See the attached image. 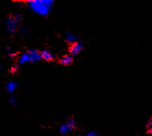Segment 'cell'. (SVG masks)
I'll use <instances>...</instances> for the list:
<instances>
[{
  "mask_svg": "<svg viewBox=\"0 0 152 136\" xmlns=\"http://www.w3.org/2000/svg\"><path fill=\"white\" fill-rule=\"evenodd\" d=\"M0 72H1V66H0Z\"/></svg>",
  "mask_w": 152,
  "mask_h": 136,
  "instance_id": "16",
  "label": "cell"
},
{
  "mask_svg": "<svg viewBox=\"0 0 152 136\" xmlns=\"http://www.w3.org/2000/svg\"><path fill=\"white\" fill-rule=\"evenodd\" d=\"M83 49V44L82 42H76L74 44H72L71 46L70 47V55H71L72 57L73 56H76V55H78Z\"/></svg>",
  "mask_w": 152,
  "mask_h": 136,
  "instance_id": "5",
  "label": "cell"
},
{
  "mask_svg": "<svg viewBox=\"0 0 152 136\" xmlns=\"http://www.w3.org/2000/svg\"><path fill=\"white\" fill-rule=\"evenodd\" d=\"M17 88H18V84H17V82H15L13 81H8L6 83V85H5V89H6V91L8 93H10V94L15 92V90L17 89Z\"/></svg>",
  "mask_w": 152,
  "mask_h": 136,
  "instance_id": "8",
  "label": "cell"
},
{
  "mask_svg": "<svg viewBox=\"0 0 152 136\" xmlns=\"http://www.w3.org/2000/svg\"><path fill=\"white\" fill-rule=\"evenodd\" d=\"M86 136H98V134L96 131H90L87 133Z\"/></svg>",
  "mask_w": 152,
  "mask_h": 136,
  "instance_id": "14",
  "label": "cell"
},
{
  "mask_svg": "<svg viewBox=\"0 0 152 136\" xmlns=\"http://www.w3.org/2000/svg\"><path fill=\"white\" fill-rule=\"evenodd\" d=\"M20 33L22 36H26V35H29L30 33V29L29 27L27 26H23L20 28Z\"/></svg>",
  "mask_w": 152,
  "mask_h": 136,
  "instance_id": "10",
  "label": "cell"
},
{
  "mask_svg": "<svg viewBox=\"0 0 152 136\" xmlns=\"http://www.w3.org/2000/svg\"><path fill=\"white\" fill-rule=\"evenodd\" d=\"M40 53H41V58L45 60V61H52L55 57L54 54L49 49H45Z\"/></svg>",
  "mask_w": 152,
  "mask_h": 136,
  "instance_id": "6",
  "label": "cell"
},
{
  "mask_svg": "<svg viewBox=\"0 0 152 136\" xmlns=\"http://www.w3.org/2000/svg\"><path fill=\"white\" fill-rule=\"evenodd\" d=\"M6 52H7V54H8V56H10L11 57H14L16 56V53H14L13 52V50H12V48H6Z\"/></svg>",
  "mask_w": 152,
  "mask_h": 136,
  "instance_id": "12",
  "label": "cell"
},
{
  "mask_svg": "<svg viewBox=\"0 0 152 136\" xmlns=\"http://www.w3.org/2000/svg\"><path fill=\"white\" fill-rule=\"evenodd\" d=\"M21 22H22V15L21 14H19V13L12 14V16L8 17V18L5 21L6 31L10 34L15 33L18 31V29L19 28Z\"/></svg>",
  "mask_w": 152,
  "mask_h": 136,
  "instance_id": "3",
  "label": "cell"
},
{
  "mask_svg": "<svg viewBox=\"0 0 152 136\" xmlns=\"http://www.w3.org/2000/svg\"><path fill=\"white\" fill-rule=\"evenodd\" d=\"M18 65H13L12 68H11V71L14 74V73H16L18 71Z\"/></svg>",
  "mask_w": 152,
  "mask_h": 136,
  "instance_id": "15",
  "label": "cell"
},
{
  "mask_svg": "<svg viewBox=\"0 0 152 136\" xmlns=\"http://www.w3.org/2000/svg\"><path fill=\"white\" fill-rule=\"evenodd\" d=\"M77 121L72 117H70L64 124H62L59 127V133L62 135H70V133L76 128Z\"/></svg>",
  "mask_w": 152,
  "mask_h": 136,
  "instance_id": "4",
  "label": "cell"
},
{
  "mask_svg": "<svg viewBox=\"0 0 152 136\" xmlns=\"http://www.w3.org/2000/svg\"><path fill=\"white\" fill-rule=\"evenodd\" d=\"M41 53L37 49H30L21 54L18 58V65H23L29 63H35L41 60Z\"/></svg>",
  "mask_w": 152,
  "mask_h": 136,
  "instance_id": "2",
  "label": "cell"
},
{
  "mask_svg": "<svg viewBox=\"0 0 152 136\" xmlns=\"http://www.w3.org/2000/svg\"><path fill=\"white\" fill-rule=\"evenodd\" d=\"M64 37H65L66 42H68L70 44H74V43L77 42V39H78V36L77 35L73 34V33H71L70 31H67L65 33Z\"/></svg>",
  "mask_w": 152,
  "mask_h": 136,
  "instance_id": "7",
  "label": "cell"
},
{
  "mask_svg": "<svg viewBox=\"0 0 152 136\" xmlns=\"http://www.w3.org/2000/svg\"><path fill=\"white\" fill-rule=\"evenodd\" d=\"M72 61H73V57L69 54V55H66V56H64V57H62L60 63H61V64L64 65V66H68V65L71 64Z\"/></svg>",
  "mask_w": 152,
  "mask_h": 136,
  "instance_id": "9",
  "label": "cell"
},
{
  "mask_svg": "<svg viewBox=\"0 0 152 136\" xmlns=\"http://www.w3.org/2000/svg\"><path fill=\"white\" fill-rule=\"evenodd\" d=\"M9 102H10V104L12 106H16L17 105V99H16V97L13 96V95H11L10 98H9Z\"/></svg>",
  "mask_w": 152,
  "mask_h": 136,
  "instance_id": "11",
  "label": "cell"
},
{
  "mask_svg": "<svg viewBox=\"0 0 152 136\" xmlns=\"http://www.w3.org/2000/svg\"><path fill=\"white\" fill-rule=\"evenodd\" d=\"M28 8L36 14L43 17H46L50 14V12L53 6L52 0H35L27 2Z\"/></svg>",
  "mask_w": 152,
  "mask_h": 136,
  "instance_id": "1",
  "label": "cell"
},
{
  "mask_svg": "<svg viewBox=\"0 0 152 136\" xmlns=\"http://www.w3.org/2000/svg\"><path fill=\"white\" fill-rule=\"evenodd\" d=\"M148 130H149V134L152 135V118L148 121Z\"/></svg>",
  "mask_w": 152,
  "mask_h": 136,
  "instance_id": "13",
  "label": "cell"
}]
</instances>
